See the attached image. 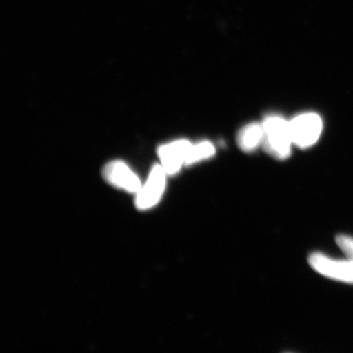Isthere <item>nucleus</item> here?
<instances>
[{"mask_svg": "<svg viewBox=\"0 0 353 353\" xmlns=\"http://www.w3.org/2000/svg\"><path fill=\"white\" fill-rule=\"evenodd\" d=\"M265 152L277 159H285L292 153V132L289 121L279 116H270L262 123Z\"/></svg>", "mask_w": 353, "mask_h": 353, "instance_id": "nucleus-1", "label": "nucleus"}, {"mask_svg": "<svg viewBox=\"0 0 353 353\" xmlns=\"http://www.w3.org/2000/svg\"><path fill=\"white\" fill-rule=\"evenodd\" d=\"M292 143L301 148L314 145L321 136L323 122L315 113H303L290 122Z\"/></svg>", "mask_w": 353, "mask_h": 353, "instance_id": "nucleus-2", "label": "nucleus"}, {"mask_svg": "<svg viewBox=\"0 0 353 353\" xmlns=\"http://www.w3.org/2000/svg\"><path fill=\"white\" fill-rule=\"evenodd\" d=\"M168 174L161 164L152 167L150 175L143 183L141 190L136 194V206L139 210H148L159 203L166 189V180Z\"/></svg>", "mask_w": 353, "mask_h": 353, "instance_id": "nucleus-3", "label": "nucleus"}, {"mask_svg": "<svg viewBox=\"0 0 353 353\" xmlns=\"http://www.w3.org/2000/svg\"><path fill=\"white\" fill-rule=\"evenodd\" d=\"M102 176L111 185L129 194H138L143 185L139 176L130 168L129 165L121 160H115L106 164L102 171Z\"/></svg>", "mask_w": 353, "mask_h": 353, "instance_id": "nucleus-4", "label": "nucleus"}, {"mask_svg": "<svg viewBox=\"0 0 353 353\" xmlns=\"http://www.w3.org/2000/svg\"><path fill=\"white\" fill-rule=\"evenodd\" d=\"M192 143L187 139H178L158 148V157L168 175H175L187 165Z\"/></svg>", "mask_w": 353, "mask_h": 353, "instance_id": "nucleus-5", "label": "nucleus"}, {"mask_svg": "<svg viewBox=\"0 0 353 353\" xmlns=\"http://www.w3.org/2000/svg\"><path fill=\"white\" fill-rule=\"evenodd\" d=\"M308 261L315 271L325 277L353 284V260L336 261L321 253H313Z\"/></svg>", "mask_w": 353, "mask_h": 353, "instance_id": "nucleus-6", "label": "nucleus"}, {"mask_svg": "<svg viewBox=\"0 0 353 353\" xmlns=\"http://www.w3.org/2000/svg\"><path fill=\"white\" fill-rule=\"evenodd\" d=\"M263 137L264 132L262 124L259 125L253 123V124L243 127L239 132L236 141H238V145L241 150L245 152H250L256 150L260 145H262Z\"/></svg>", "mask_w": 353, "mask_h": 353, "instance_id": "nucleus-7", "label": "nucleus"}, {"mask_svg": "<svg viewBox=\"0 0 353 353\" xmlns=\"http://www.w3.org/2000/svg\"><path fill=\"white\" fill-rule=\"evenodd\" d=\"M215 152L214 145L209 141H201L197 145H192L189 158H188L187 165L197 163V162H201L202 160L208 159V158L213 157Z\"/></svg>", "mask_w": 353, "mask_h": 353, "instance_id": "nucleus-8", "label": "nucleus"}, {"mask_svg": "<svg viewBox=\"0 0 353 353\" xmlns=\"http://www.w3.org/2000/svg\"><path fill=\"white\" fill-rule=\"evenodd\" d=\"M339 248L350 260H353V238L348 236H339L336 238Z\"/></svg>", "mask_w": 353, "mask_h": 353, "instance_id": "nucleus-9", "label": "nucleus"}]
</instances>
